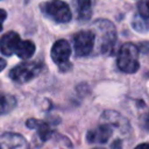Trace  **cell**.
<instances>
[{"instance_id": "1", "label": "cell", "mask_w": 149, "mask_h": 149, "mask_svg": "<svg viewBox=\"0 0 149 149\" xmlns=\"http://www.w3.org/2000/svg\"><path fill=\"white\" fill-rule=\"evenodd\" d=\"M92 31L94 34L93 50H97L99 54H106L113 49L116 41V29L111 21L101 19L94 21Z\"/></svg>"}, {"instance_id": "2", "label": "cell", "mask_w": 149, "mask_h": 149, "mask_svg": "<svg viewBox=\"0 0 149 149\" xmlns=\"http://www.w3.org/2000/svg\"><path fill=\"white\" fill-rule=\"evenodd\" d=\"M139 49L133 43H125L121 45L118 54V68L126 73H134L139 70Z\"/></svg>"}, {"instance_id": "3", "label": "cell", "mask_w": 149, "mask_h": 149, "mask_svg": "<svg viewBox=\"0 0 149 149\" xmlns=\"http://www.w3.org/2000/svg\"><path fill=\"white\" fill-rule=\"evenodd\" d=\"M41 10L45 16L58 23H66L71 20V10L62 0H50L41 5Z\"/></svg>"}, {"instance_id": "4", "label": "cell", "mask_w": 149, "mask_h": 149, "mask_svg": "<svg viewBox=\"0 0 149 149\" xmlns=\"http://www.w3.org/2000/svg\"><path fill=\"white\" fill-rule=\"evenodd\" d=\"M42 71V64L38 62H23L16 66H14L10 72L9 77L12 80L19 84H24L34 79L40 72Z\"/></svg>"}, {"instance_id": "5", "label": "cell", "mask_w": 149, "mask_h": 149, "mask_svg": "<svg viewBox=\"0 0 149 149\" xmlns=\"http://www.w3.org/2000/svg\"><path fill=\"white\" fill-rule=\"evenodd\" d=\"M94 47V34L92 30H81L73 36V49L78 57L87 56Z\"/></svg>"}, {"instance_id": "6", "label": "cell", "mask_w": 149, "mask_h": 149, "mask_svg": "<svg viewBox=\"0 0 149 149\" xmlns=\"http://www.w3.org/2000/svg\"><path fill=\"white\" fill-rule=\"evenodd\" d=\"M100 123H105L107 126H109L111 128H116L118 130L126 133L129 130V122L128 120L122 116L121 114H119L115 111H105L101 116H100Z\"/></svg>"}, {"instance_id": "7", "label": "cell", "mask_w": 149, "mask_h": 149, "mask_svg": "<svg viewBox=\"0 0 149 149\" xmlns=\"http://www.w3.org/2000/svg\"><path fill=\"white\" fill-rule=\"evenodd\" d=\"M50 55H51L52 61L57 65L63 68L69 62V58L71 55V47L65 40H58L54 43Z\"/></svg>"}, {"instance_id": "8", "label": "cell", "mask_w": 149, "mask_h": 149, "mask_svg": "<svg viewBox=\"0 0 149 149\" xmlns=\"http://www.w3.org/2000/svg\"><path fill=\"white\" fill-rule=\"evenodd\" d=\"M1 149H28V143L20 134L7 133L0 136Z\"/></svg>"}, {"instance_id": "9", "label": "cell", "mask_w": 149, "mask_h": 149, "mask_svg": "<svg viewBox=\"0 0 149 149\" xmlns=\"http://www.w3.org/2000/svg\"><path fill=\"white\" fill-rule=\"evenodd\" d=\"M112 135V128L105 123H100L99 127H97L95 129H92L87 133L86 135V140L90 143H100L104 144L106 143L109 137Z\"/></svg>"}, {"instance_id": "10", "label": "cell", "mask_w": 149, "mask_h": 149, "mask_svg": "<svg viewBox=\"0 0 149 149\" xmlns=\"http://www.w3.org/2000/svg\"><path fill=\"white\" fill-rule=\"evenodd\" d=\"M20 41H21V38H20L19 34H16L14 31H9V33L5 34L0 38V51L5 56L13 55L15 52Z\"/></svg>"}, {"instance_id": "11", "label": "cell", "mask_w": 149, "mask_h": 149, "mask_svg": "<svg viewBox=\"0 0 149 149\" xmlns=\"http://www.w3.org/2000/svg\"><path fill=\"white\" fill-rule=\"evenodd\" d=\"M27 127H28V128H34V129H36V130L38 132L40 137H41L43 141L48 140V139L51 136V134H52V132H51L49 125L45 123V122H43V121H41V120L29 119V120L27 121Z\"/></svg>"}, {"instance_id": "12", "label": "cell", "mask_w": 149, "mask_h": 149, "mask_svg": "<svg viewBox=\"0 0 149 149\" xmlns=\"http://www.w3.org/2000/svg\"><path fill=\"white\" fill-rule=\"evenodd\" d=\"M34 52H35V44L29 40L20 41V43L15 50V54L21 59H29L34 55Z\"/></svg>"}, {"instance_id": "13", "label": "cell", "mask_w": 149, "mask_h": 149, "mask_svg": "<svg viewBox=\"0 0 149 149\" xmlns=\"http://www.w3.org/2000/svg\"><path fill=\"white\" fill-rule=\"evenodd\" d=\"M77 15L80 21H87L92 15L91 0H77Z\"/></svg>"}, {"instance_id": "14", "label": "cell", "mask_w": 149, "mask_h": 149, "mask_svg": "<svg viewBox=\"0 0 149 149\" xmlns=\"http://www.w3.org/2000/svg\"><path fill=\"white\" fill-rule=\"evenodd\" d=\"M16 105V100L13 95L0 94V115L9 113Z\"/></svg>"}, {"instance_id": "15", "label": "cell", "mask_w": 149, "mask_h": 149, "mask_svg": "<svg viewBox=\"0 0 149 149\" xmlns=\"http://www.w3.org/2000/svg\"><path fill=\"white\" fill-rule=\"evenodd\" d=\"M133 27H134L135 30L141 31V33L148 31V30H149V21L146 20V19H143V17H141V16L137 14V15L134 17V20H133Z\"/></svg>"}, {"instance_id": "16", "label": "cell", "mask_w": 149, "mask_h": 149, "mask_svg": "<svg viewBox=\"0 0 149 149\" xmlns=\"http://www.w3.org/2000/svg\"><path fill=\"white\" fill-rule=\"evenodd\" d=\"M137 9L139 15L149 21V0H141L137 6Z\"/></svg>"}, {"instance_id": "17", "label": "cell", "mask_w": 149, "mask_h": 149, "mask_svg": "<svg viewBox=\"0 0 149 149\" xmlns=\"http://www.w3.org/2000/svg\"><path fill=\"white\" fill-rule=\"evenodd\" d=\"M137 49H139V51L144 52V54L149 52V42H142V43L139 45Z\"/></svg>"}, {"instance_id": "18", "label": "cell", "mask_w": 149, "mask_h": 149, "mask_svg": "<svg viewBox=\"0 0 149 149\" xmlns=\"http://www.w3.org/2000/svg\"><path fill=\"white\" fill-rule=\"evenodd\" d=\"M6 16H7V13H6V10H3V9H0V31L2 30V22H3V20L6 19Z\"/></svg>"}, {"instance_id": "19", "label": "cell", "mask_w": 149, "mask_h": 149, "mask_svg": "<svg viewBox=\"0 0 149 149\" xmlns=\"http://www.w3.org/2000/svg\"><path fill=\"white\" fill-rule=\"evenodd\" d=\"M143 127H144V129H146V130H148V132H149V113H148V114H147V116L144 118Z\"/></svg>"}, {"instance_id": "20", "label": "cell", "mask_w": 149, "mask_h": 149, "mask_svg": "<svg viewBox=\"0 0 149 149\" xmlns=\"http://www.w3.org/2000/svg\"><path fill=\"white\" fill-rule=\"evenodd\" d=\"M135 149H149V143H141Z\"/></svg>"}, {"instance_id": "21", "label": "cell", "mask_w": 149, "mask_h": 149, "mask_svg": "<svg viewBox=\"0 0 149 149\" xmlns=\"http://www.w3.org/2000/svg\"><path fill=\"white\" fill-rule=\"evenodd\" d=\"M5 66H6V62H5V59H3V58H1V57H0V72L5 69Z\"/></svg>"}, {"instance_id": "22", "label": "cell", "mask_w": 149, "mask_h": 149, "mask_svg": "<svg viewBox=\"0 0 149 149\" xmlns=\"http://www.w3.org/2000/svg\"><path fill=\"white\" fill-rule=\"evenodd\" d=\"M95 149H102V148H95Z\"/></svg>"}, {"instance_id": "23", "label": "cell", "mask_w": 149, "mask_h": 149, "mask_svg": "<svg viewBox=\"0 0 149 149\" xmlns=\"http://www.w3.org/2000/svg\"><path fill=\"white\" fill-rule=\"evenodd\" d=\"M0 149H1V148H0Z\"/></svg>"}]
</instances>
